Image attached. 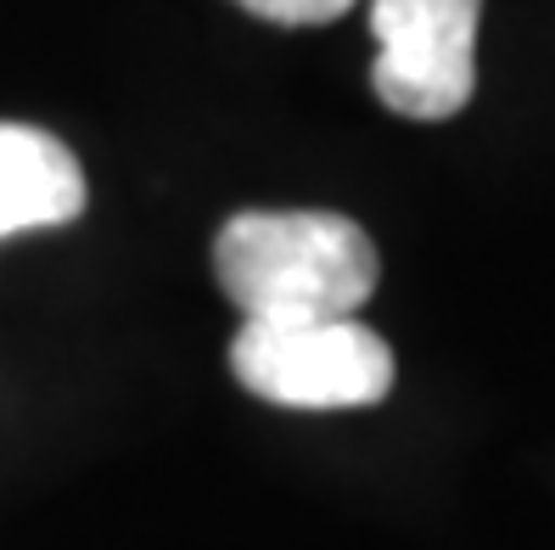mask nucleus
I'll use <instances>...</instances> for the list:
<instances>
[{"instance_id": "nucleus-1", "label": "nucleus", "mask_w": 555, "mask_h": 550, "mask_svg": "<svg viewBox=\"0 0 555 550\" xmlns=\"http://www.w3.org/2000/svg\"><path fill=\"white\" fill-rule=\"evenodd\" d=\"M214 276L247 320H343L376 293V242L343 214L253 208L214 242Z\"/></svg>"}, {"instance_id": "nucleus-2", "label": "nucleus", "mask_w": 555, "mask_h": 550, "mask_svg": "<svg viewBox=\"0 0 555 550\" xmlns=\"http://www.w3.org/2000/svg\"><path fill=\"white\" fill-rule=\"evenodd\" d=\"M231 371L247 394L286 410H359L393 387V348L365 320H242Z\"/></svg>"}, {"instance_id": "nucleus-3", "label": "nucleus", "mask_w": 555, "mask_h": 550, "mask_svg": "<svg viewBox=\"0 0 555 550\" xmlns=\"http://www.w3.org/2000/svg\"><path fill=\"white\" fill-rule=\"evenodd\" d=\"M482 0H371V85L399 118H454L477 90Z\"/></svg>"}, {"instance_id": "nucleus-4", "label": "nucleus", "mask_w": 555, "mask_h": 550, "mask_svg": "<svg viewBox=\"0 0 555 550\" xmlns=\"http://www.w3.org/2000/svg\"><path fill=\"white\" fill-rule=\"evenodd\" d=\"M85 214V169L35 124H0V242Z\"/></svg>"}, {"instance_id": "nucleus-5", "label": "nucleus", "mask_w": 555, "mask_h": 550, "mask_svg": "<svg viewBox=\"0 0 555 550\" xmlns=\"http://www.w3.org/2000/svg\"><path fill=\"white\" fill-rule=\"evenodd\" d=\"M253 17L264 23H286V28H309V23H337L353 0H236Z\"/></svg>"}]
</instances>
